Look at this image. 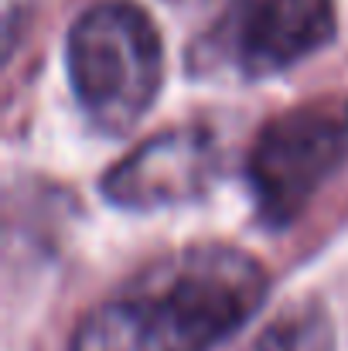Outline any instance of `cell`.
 Instances as JSON below:
<instances>
[{
    "label": "cell",
    "instance_id": "6da1fadb",
    "mask_svg": "<svg viewBox=\"0 0 348 351\" xmlns=\"http://www.w3.org/2000/svg\"><path fill=\"white\" fill-rule=\"evenodd\" d=\"M266 269L232 245L154 259L76 328L69 351H216L263 307Z\"/></svg>",
    "mask_w": 348,
    "mask_h": 351
},
{
    "label": "cell",
    "instance_id": "7a4b0ae2",
    "mask_svg": "<svg viewBox=\"0 0 348 351\" xmlns=\"http://www.w3.org/2000/svg\"><path fill=\"white\" fill-rule=\"evenodd\" d=\"M69 82L96 130L130 133L154 106L164 79V45L154 17L130 0L82 10L65 38Z\"/></svg>",
    "mask_w": 348,
    "mask_h": 351
},
{
    "label": "cell",
    "instance_id": "3957f363",
    "mask_svg": "<svg viewBox=\"0 0 348 351\" xmlns=\"http://www.w3.org/2000/svg\"><path fill=\"white\" fill-rule=\"evenodd\" d=\"M335 27V0H232L188 48V69L198 79L259 82L332 45Z\"/></svg>",
    "mask_w": 348,
    "mask_h": 351
},
{
    "label": "cell",
    "instance_id": "277c9868",
    "mask_svg": "<svg viewBox=\"0 0 348 351\" xmlns=\"http://www.w3.org/2000/svg\"><path fill=\"white\" fill-rule=\"evenodd\" d=\"M348 160V113L297 106L270 119L249 150L246 178L256 215L270 229L297 222Z\"/></svg>",
    "mask_w": 348,
    "mask_h": 351
},
{
    "label": "cell",
    "instance_id": "5b68a950",
    "mask_svg": "<svg viewBox=\"0 0 348 351\" xmlns=\"http://www.w3.org/2000/svg\"><path fill=\"white\" fill-rule=\"evenodd\" d=\"M222 174L219 136L205 126H174L116 160L103 198L123 212H161L198 202Z\"/></svg>",
    "mask_w": 348,
    "mask_h": 351
},
{
    "label": "cell",
    "instance_id": "8992f818",
    "mask_svg": "<svg viewBox=\"0 0 348 351\" xmlns=\"http://www.w3.org/2000/svg\"><path fill=\"white\" fill-rule=\"evenodd\" d=\"M242 351H338L335 321L318 300H294L277 311Z\"/></svg>",
    "mask_w": 348,
    "mask_h": 351
},
{
    "label": "cell",
    "instance_id": "52a82bcc",
    "mask_svg": "<svg viewBox=\"0 0 348 351\" xmlns=\"http://www.w3.org/2000/svg\"><path fill=\"white\" fill-rule=\"evenodd\" d=\"M171 3H178V7H192V3H216V0H171Z\"/></svg>",
    "mask_w": 348,
    "mask_h": 351
}]
</instances>
